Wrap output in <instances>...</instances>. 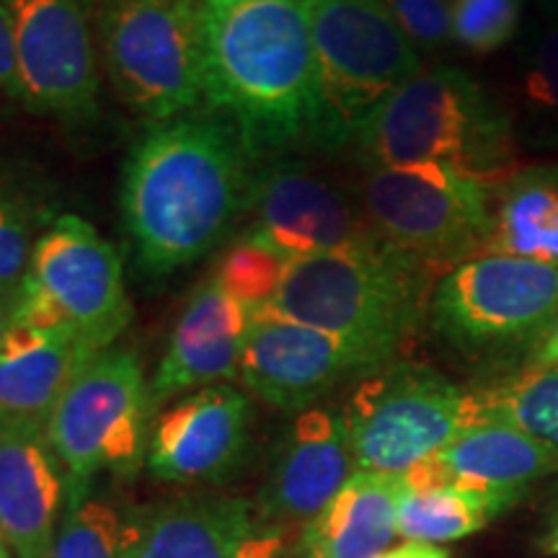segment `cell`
Listing matches in <instances>:
<instances>
[{"instance_id": "6da1fadb", "label": "cell", "mask_w": 558, "mask_h": 558, "mask_svg": "<svg viewBox=\"0 0 558 558\" xmlns=\"http://www.w3.org/2000/svg\"><path fill=\"white\" fill-rule=\"evenodd\" d=\"M256 169L239 130L213 111L150 124L130 150L120 192L143 271L173 275L218 246L248 209Z\"/></svg>"}, {"instance_id": "7a4b0ae2", "label": "cell", "mask_w": 558, "mask_h": 558, "mask_svg": "<svg viewBox=\"0 0 558 558\" xmlns=\"http://www.w3.org/2000/svg\"><path fill=\"white\" fill-rule=\"evenodd\" d=\"M205 111L239 130L254 163L313 145L316 60L300 0H202Z\"/></svg>"}, {"instance_id": "3957f363", "label": "cell", "mask_w": 558, "mask_h": 558, "mask_svg": "<svg viewBox=\"0 0 558 558\" xmlns=\"http://www.w3.org/2000/svg\"><path fill=\"white\" fill-rule=\"evenodd\" d=\"M373 169L439 163L501 186L514 177V130L465 70H418L396 88L354 137Z\"/></svg>"}, {"instance_id": "277c9868", "label": "cell", "mask_w": 558, "mask_h": 558, "mask_svg": "<svg viewBox=\"0 0 558 558\" xmlns=\"http://www.w3.org/2000/svg\"><path fill=\"white\" fill-rule=\"evenodd\" d=\"M432 279L401 251L373 239L292 262L262 313L333 333L388 365L422 324Z\"/></svg>"}, {"instance_id": "5b68a950", "label": "cell", "mask_w": 558, "mask_h": 558, "mask_svg": "<svg viewBox=\"0 0 558 558\" xmlns=\"http://www.w3.org/2000/svg\"><path fill=\"white\" fill-rule=\"evenodd\" d=\"M316 60L313 145L339 150L373 111L422 70L418 50L390 16L386 0H300Z\"/></svg>"}, {"instance_id": "8992f818", "label": "cell", "mask_w": 558, "mask_h": 558, "mask_svg": "<svg viewBox=\"0 0 558 558\" xmlns=\"http://www.w3.org/2000/svg\"><path fill=\"white\" fill-rule=\"evenodd\" d=\"M96 34L111 86L145 122L205 109L202 0H99Z\"/></svg>"}, {"instance_id": "52a82bcc", "label": "cell", "mask_w": 558, "mask_h": 558, "mask_svg": "<svg viewBox=\"0 0 558 558\" xmlns=\"http://www.w3.org/2000/svg\"><path fill=\"white\" fill-rule=\"evenodd\" d=\"M494 202L497 186L439 163L373 169L362 190L375 235L432 277L486 254Z\"/></svg>"}, {"instance_id": "ba28073f", "label": "cell", "mask_w": 558, "mask_h": 558, "mask_svg": "<svg viewBox=\"0 0 558 558\" xmlns=\"http://www.w3.org/2000/svg\"><path fill=\"white\" fill-rule=\"evenodd\" d=\"M132 320L120 254L90 222L60 215L34 243L16 324L62 329L107 352Z\"/></svg>"}, {"instance_id": "9c48e42d", "label": "cell", "mask_w": 558, "mask_h": 558, "mask_svg": "<svg viewBox=\"0 0 558 558\" xmlns=\"http://www.w3.org/2000/svg\"><path fill=\"white\" fill-rule=\"evenodd\" d=\"M344 424L354 469L403 476L418 460L445 450L478 422L476 393L437 369L388 362L362 375L349 396Z\"/></svg>"}, {"instance_id": "30bf717a", "label": "cell", "mask_w": 558, "mask_h": 558, "mask_svg": "<svg viewBox=\"0 0 558 558\" xmlns=\"http://www.w3.org/2000/svg\"><path fill=\"white\" fill-rule=\"evenodd\" d=\"M150 386L132 352L96 354L47 418V437L68 484V505L86 499L101 471L128 476L148 456Z\"/></svg>"}, {"instance_id": "8fae6325", "label": "cell", "mask_w": 558, "mask_h": 558, "mask_svg": "<svg viewBox=\"0 0 558 558\" xmlns=\"http://www.w3.org/2000/svg\"><path fill=\"white\" fill-rule=\"evenodd\" d=\"M429 305L437 329L460 347L541 341L558 320V269L484 254L439 279Z\"/></svg>"}, {"instance_id": "7c38bea8", "label": "cell", "mask_w": 558, "mask_h": 558, "mask_svg": "<svg viewBox=\"0 0 558 558\" xmlns=\"http://www.w3.org/2000/svg\"><path fill=\"white\" fill-rule=\"evenodd\" d=\"M16 39L13 99L32 114L90 117L99 99V0H0Z\"/></svg>"}, {"instance_id": "4fadbf2b", "label": "cell", "mask_w": 558, "mask_h": 558, "mask_svg": "<svg viewBox=\"0 0 558 558\" xmlns=\"http://www.w3.org/2000/svg\"><path fill=\"white\" fill-rule=\"evenodd\" d=\"M248 209L251 226L243 235L290 264L378 239L337 186L298 160L279 158L256 169Z\"/></svg>"}, {"instance_id": "5bb4252c", "label": "cell", "mask_w": 558, "mask_h": 558, "mask_svg": "<svg viewBox=\"0 0 558 558\" xmlns=\"http://www.w3.org/2000/svg\"><path fill=\"white\" fill-rule=\"evenodd\" d=\"M378 367L367 352L333 333L262 313L246 337L239 378L269 407L300 414L341 380Z\"/></svg>"}, {"instance_id": "9a60e30c", "label": "cell", "mask_w": 558, "mask_h": 558, "mask_svg": "<svg viewBox=\"0 0 558 558\" xmlns=\"http://www.w3.org/2000/svg\"><path fill=\"white\" fill-rule=\"evenodd\" d=\"M251 403L239 388H199L160 411L150 427V476L169 484H215L228 478L246 458Z\"/></svg>"}, {"instance_id": "2e32d148", "label": "cell", "mask_w": 558, "mask_h": 558, "mask_svg": "<svg viewBox=\"0 0 558 558\" xmlns=\"http://www.w3.org/2000/svg\"><path fill=\"white\" fill-rule=\"evenodd\" d=\"M282 530L251 499H177L128 520L124 558H279Z\"/></svg>"}, {"instance_id": "e0dca14e", "label": "cell", "mask_w": 558, "mask_h": 558, "mask_svg": "<svg viewBox=\"0 0 558 558\" xmlns=\"http://www.w3.org/2000/svg\"><path fill=\"white\" fill-rule=\"evenodd\" d=\"M354 471L344 416L316 407L305 409L279 442L254 505L271 525H305L324 512Z\"/></svg>"}, {"instance_id": "ac0fdd59", "label": "cell", "mask_w": 558, "mask_h": 558, "mask_svg": "<svg viewBox=\"0 0 558 558\" xmlns=\"http://www.w3.org/2000/svg\"><path fill=\"white\" fill-rule=\"evenodd\" d=\"M68 484L45 424L0 422V538L13 558H50Z\"/></svg>"}, {"instance_id": "d6986e66", "label": "cell", "mask_w": 558, "mask_h": 558, "mask_svg": "<svg viewBox=\"0 0 558 558\" xmlns=\"http://www.w3.org/2000/svg\"><path fill=\"white\" fill-rule=\"evenodd\" d=\"M256 313L228 295L213 277L194 290L150 383L153 409L186 390L239 378L243 347Z\"/></svg>"}, {"instance_id": "ffe728a7", "label": "cell", "mask_w": 558, "mask_h": 558, "mask_svg": "<svg viewBox=\"0 0 558 558\" xmlns=\"http://www.w3.org/2000/svg\"><path fill=\"white\" fill-rule=\"evenodd\" d=\"M96 354L101 352L70 331L13 324L0 349V422L47 427L62 393Z\"/></svg>"}, {"instance_id": "44dd1931", "label": "cell", "mask_w": 558, "mask_h": 558, "mask_svg": "<svg viewBox=\"0 0 558 558\" xmlns=\"http://www.w3.org/2000/svg\"><path fill=\"white\" fill-rule=\"evenodd\" d=\"M450 486H463L486 494L507 509L535 481L558 471V456L497 418H481L437 452Z\"/></svg>"}, {"instance_id": "7402d4cb", "label": "cell", "mask_w": 558, "mask_h": 558, "mask_svg": "<svg viewBox=\"0 0 558 558\" xmlns=\"http://www.w3.org/2000/svg\"><path fill=\"white\" fill-rule=\"evenodd\" d=\"M399 476L354 471L324 512L305 522L292 558L380 556L399 535Z\"/></svg>"}, {"instance_id": "603a6c76", "label": "cell", "mask_w": 558, "mask_h": 558, "mask_svg": "<svg viewBox=\"0 0 558 558\" xmlns=\"http://www.w3.org/2000/svg\"><path fill=\"white\" fill-rule=\"evenodd\" d=\"M486 254L520 256L558 269V166L520 171L497 186Z\"/></svg>"}, {"instance_id": "cb8c5ba5", "label": "cell", "mask_w": 558, "mask_h": 558, "mask_svg": "<svg viewBox=\"0 0 558 558\" xmlns=\"http://www.w3.org/2000/svg\"><path fill=\"white\" fill-rule=\"evenodd\" d=\"M501 512H507L501 501L463 486L407 488L401 484L396 525L403 541L439 546L469 538Z\"/></svg>"}, {"instance_id": "d4e9b609", "label": "cell", "mask_w": 558, "mask_h": 558, "mask_svg": "<svg viewBox=\"0 0 558 558\" xmlns=\"http://www.w3.org/2000/svg\"><path fill=\"white\" fill-rule=\"evenodd\" d=\"M478 422L497 418L558 456V367H530L518 378L478 390Z\"/></svg>"}, {"instance_id": "484cf974", "label": "cell", "mask_w": 558, "mask_h": 558, "mask_svg": "<svg viewBox=\"0 0 558 558\" xmlns=\"http://www.w3.org/2000/svg\"><path fill=\"white\" fill-rule=\"evenodd\" d=\"M290 262L279 256L264 243L243 235L239 243H233L218 267H215L213 279L220 284L228 295L241 300L246 308L259 316L275 295L282 288L284 277H288Z\"/></svg>"}, {"instance_id": "4316f807", "label": "cell", "mask_w": 558, "mask_h": 558, "mask_svg": "<svg viewBox=\"0 0 558 558\" xmlns=\"http://www.w3.org/2000/svg\"><path fill=\"white\" fill-rule=\"evenodd\" d=\"M128 520L101 499L65 507L50 558H124Z\"/></svg>"}, {"instance_id": "83f0119b", "label": "cell", "mask_w": 558, "mask_h": 558, "mask_svg": "<svg viewBox=\"0 0 558 558\" xmlns=\"http://www.w3.org/2000/svg\"><path fill=\"white\" fill-rule=\"evenodd\" d=\"M32 202L16 186L0 179V300H13L29 271L34 235Z\"/></svg>"}, {"instance_id": "f1b7e54d", "label": "cell", "mask_w": 558, "mask_h": 558, "mask_svg": "<svg viewBox=\"0 0 558 558\" xmlns=\"http://www.w3.org/2000/svg\"><path fill=\"white\" fill-rule=\"evenodd\" d=\"M452 39L465 50L486 54L514 37L522 0H450Z\"/></svg>"}, {"instance_id": "f546056e", "label": "cell", "mask_w": 558, "mask_h": 558, "mask_svg": "<svg viewBox=\"0 0 558 558\" xmlns=\"http://www.w3.org/2000/svg\"><path fill=\"white\" fill-rule=\"evenodd\" d=\"M386 5L418 52H435L452 39L450 0H386Z\"/></svg>"}, {"instance_id": "4dcf8cb0", "label": "cell", "mask_w": 558, "mask_h": 558, "mask_svg": "<svg viewBox=\"0 0 558 558\" xmlns=\"http://www.w3.org/2000/svg\"><path fill=\"white\" fill-rule=\"evenodd\" d=\"M525 96L535 107L558 114V26L546 32L535 47L525 75Z\"/></svg>"}, {"instance_id": "1f68e13d", "label": "cell", "mask_w": 558, "mask_h": 558, "mask_svg": "<svg viewBox=\"0 0 558 558\" xmlns=\"http://www.w3.org/2000/svg\"><path fill=\"white\" fill-rule=\"evenodd\" d=\"M16 83V39L5 5L0 3V96L13 94Z\"/></svg>"}, {"instance_id": "d6a6232c", "label": "cell", "mask_w": 558, "mask_h": 558, "mask_svg": "<svg viewBox=\"0 0 558 558\" xmlns=\"http://www.w3.org/2000/svg\"><path fill=\"white\" fill-rule=\"evenodd\" d=\"M375 558H450V554L442 546H435V543L403 541L401 546H390Z\"/></svg>"}, {"instance_id": "836d02e7", "label": "cell", "mask_w": 558, "mask_h": 558, "mask_svg": "<svg viewBox=\"0 0 558 558\" xmlns=\"http://www.w3.org/2000/svg\"><path fill=\"white\" fill-rule=\"evenodd\" d=\"M533 367H558V320L535 347Z\"/></svg>"}, {"instance_id": "e575fe53", "label": "cell", "mask_w": 558, "mask_h": 558, "mask_svg": "<svg viewBox=\"0 0 558 558\" xmlns=\"http://www.w3.org/2000/svg\"><path fill=\"white\" fill-rule=\"evenodd\" d=\"M16 324V298L13 300H0V349H3L5 339Z\"/></svg>"}, {"instance_id": "d590c367", "label": "cell", "mask_w": 558, "mask_h": 558, "mask_svg": "<svg viewBox=\"0 0 558 558\" xmlns=\"http://www.w3.org/2000/svg\"><path fill=\"white\" fill-rule=\"evenodd\" d=\"M0 558H13V554H11V548L5 546V541L0 538Z\"/></svg>"}, {"instance_id": "8d00e7d4", "label": "cell", "mask_w": 558, "mask_h": 558, "mask_svg": "<svg viewBox=\"0 0 558 558\" xmlns=\"http://www.w3.org/2000/svg\"><path fill=\"white\" fill-rule=\"evenodd\" d=\"M550 550H554V554H558V525H556V530H554V535H550Z\"/></svg>"}]
</instances>
